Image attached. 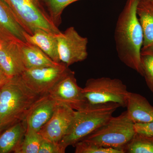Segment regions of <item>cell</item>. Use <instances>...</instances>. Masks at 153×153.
I'll use <instances>...</instances> for the list:
<instances>
[{"label": "cell", "instance_id": "1", "mask_svg": "<svg viewBox=\"0 0 153 153\" xmlns=\"http://www.w3.org/2000/svg\"><path fill=\"white\" fill-rule=\"evenodd\" d=\"M138 0H127L118 18L114 40L118 56L129 68L143 76L141 51L143 33L137 15Z\"/></svg>", "mask_w": 153, "mask_h": 153}, {"label": "cell", "instance_id": "2", "mask_svg": "<svg viewBox=\"0 0 153 153\" xmlns=\"http://www.w3.org/2000/svg\"><path fill=\"white\" fill-rule=\"evenodd\" d=\"M0 134L25 120L38 95L26 85L21 75L11 78L0 89Z\"/></svg>", "mask_w": 153, "mask_h": 153}, {"label": "cell", "instance_id": "3", "mask_svg": "<svg viewBox=\"0 0 153 153\" xmlns=\"http://www.w3.org/2000/svg\"><path fill=\"white\" fill-rule=\"evenodd\" d=\"M115 103L90 104L82 109L75 111L73 123L68 133L59 142L65 149L73 146L104 124L120 107Z\"/></svg>", "mask_w": 153, "mask_h": 153}, {"label": "cell", "instance_id": "4", "mask_svg": "<svg viewBox=\"0 0 153 153\" xmlns=\"http://www.w3.org/2000/svg\"><path fill=\"white\" fill-rule=\"evenodd\" d=\"M10 7L25 32L32 35L44 30L56 34L60 31L55 25L44 0H4Z\"/></svg>", "mask_w": 153, "mask_h": 153}, {"label": "cell", "instance_id": "5", "mask_svg": "<svg viewBox=\"0 0 153 153\" xmlns=\"http://www.w3.org/2000/svg\"><path fill=\"white\" fill-rule=\"evenodd\" d=\"M135 133L134 123L125 111L118 116H112L82 140L105 147L121 150L124 153V148Z\"/></svg>", "mask_w": 153, "mask_h": 153}, {"label": "cell", "instance_id": "6", "mask_svg": "<svg viewBox=\"0 0 153 153\" xmlns=\"http://www.w3.org/2000/svg\"><path fill=\"white\" fill-rule=\"evenodd\" d=\"M82 92L88 104L115 103L123 108L126 106L130 92L120 79L108 77L88 79Z\"/></svg>", "mask_w": 153, "mask_h": 153}, {"label": "cell", "instance_id": "7", "mask_svg": "<svg viewBox=\"0 0 153 153\" xmlns=\"http://www.w3.org/2000/svg\"><path fill=\"white\" fill-rule=\"evenodd\" d=\"M70 69L61 62L55 66L27 69L22 74L26 85L40 96L49 94L53 87Z\"/></svg>", "mask_w": 153, "mask_h": 153}, {"label": "cell", "instance_id": "8", "mask_svg": "<svg viewBox=\"0 0 153 153\" xmlns=\"http://www.w3.org/2000/svg\"><path fill=\"white\" fill-rule=\"evenodd\" d=\"M56 36L61 62L68 67L87 58L88 38L80 36L74 27H68L63 32L60 31Z\"/></svg>", "mask_w": 153, "mask_h": 153}, {"label": "cell", "instance_id": "9", "mask_svg": "<svg viewBox=\"0 0 153 153\" xmlns=\"http://www.w3.org/2000/svg\"><path fill=\"white\" fill-rule=\"evenodd\" d=\"M49 94L57 103L66 105L75 111L82 109L88 104L82 88L77 84L75 73L71 70L49 91Z\"/></svg>", "mask_w": 153, "mask_h": 153}, {"label": "cell", "instance_id": "10", "mask_svg": "<svg viewBox=\"0 0 153 153\" xmlns=\"http://www.w3.org/2000/svg\"><path fill=\"white\" fill-rule=\"evenodd\" d=\"M75 111L57 103L52 117L38 132L44 140L59 143L67 134L74 120Z\"/></svg>", "mask_w": 153, "mask_h": 153}, {"label": "cell", "instance_id": "11", "mask_svg": "<svg viewBox=\"0 0 153 153\" xmlns=\"http://www.w3.org/2000/svg\"><path fill=\"white\" fill-rule=\"evenodd\" d=\"M22 43L14 38H0V66L10 78L21 75L27 69Z\"/></svg>", "mask_w": 153, "mask_h": 153}, {"label": "cell", "instance_id": "12", "mask_svg": "<svg viewBox=\"0 0 153 153\" xmlns=\"http://www.w3.org/2000/svg\"><path fill=\"white\" fill-rule=\"evenodd\" d=\"M57 105L49 94L38 99L25 118L27 131H39L52 117Z\"/></svg>", "mask_w": 153, "mask_h": 153}, {"label": "cell", "instance_id": "13", "mask_svg": "<svg viewBox=\"0 0 153 153\" xmlns=\"http://www.w3.org/2000/svg\"><path fill=\"white\" fill-rule=\"evenodd\" d=\"M126 107L128 117L134 123L153 122V106L140 94L130 92Z\"/></svg>", "mask_w": 153, "mask_h": 153}, {"label": "cell", "instance_id": "14", "mask_svg": "<svg viewBox=\"0 0 153 153\" xmlns=\"http://www.w3.org/2000/svg\"><path fill=\"white\" fill-rule=\"evenodd\" d=\"M25 31L9 6L4 0H0V38H14L26 42Z\"/></svg>", "mask_w": 153, "mask_h": 153}, {"label": "cell", "instance_id": "15", "mask_svg": "<svg viewBox=\"0 0 153 153\" xmlns=\"http://www.w3.org/2000/svg\"><path fill=\"white\" fill-rule=\"evenodd\" d=\"M56 35L41 29L36 30L32 35L25 31L24 32L26 42L37 46L53 61L59 63L61 61L58 53Z\"/></svg>", "mask_w": 153, "mask_h": 153}, {"label": "cell", "instance_id": "16", "mask_svg": "<svg viewBox=\"0 0 153 153\" xmlns=\"http://www.w3.org/2000/svg\"><path fill=\"white\" fill-rule=\"evenodd\" d=\"M27 131L25 120L11 126L0 134V153H15Z\"/></svg>", "mask_w": 153, "mask_h": 153}, {"label": "cell", "instance_id": "17", "mask_svg": "<svg viewBox=\"0 0 153 153\" xmlns=\"http://www.w3.org/2000/svg\"><path fill=\"white\" fill-rule=\"evenodd\" d=\"M22 49L24 63L27 69L55 66L60 63L53 61L40 48L28 42L22 43Z\"/></svg>", "mask_w": 153, "mask_h": 153}, {"label": "cell", "instance_id": "18", "mask_svg": "<svg viewBox=\"0 0 153 153\" xmlns=\"http://www.w3.org/2000/svg\"><path fill=\"white\" fill-rule=\"evenodd\" d=\"M137 12L143 33L142 48L153 46V3L139 1Z\"/></svg>", "mask_w": 153, "mask_h": 153}, {"label": "cell", "instance_id": "19", "mask_svg": "<svg viewBox=\"0 0 153 153\" xmlns=\"http://www.w3.org/2000/svg\"><path fill=\"white\" fill-rule=\"evenodd\" d=\"M123 150L124 153H153V137L136 132Z\"/></svg>", "mask_w": 153, "mask_h": 153}, {"label": "cell", "instance_id": "20", "mask_svg": "<svg viewBox=\"0 0 153 153\" xmlns=\"http://www.w3.org/2000/svg\"><path fill=\"white\" fill-rule=\"evenodd\" d=\"M43 137L38 132L27 131L15 153H38Z\"/></svg>", "mask_w": 153, "mask_h": 153}, {"label": "cell", "instance_id": "21", "mask_svg": "<svg viewBox=\"0 0 153 153\" xmlns=\"http://www.w3.org/2000/svg\"><path fill=\"white\" fill-rule=\"evenodd\" d=\"M141 61L143 75L148 87L153 93V46L142 48Z\"/></svg>", "mask_w": 153, "mask_h": 153}, {"label": "cell", "instance_id": "22", "mask_svg": "<svg viewBox=\"0 0 153 153\" xmlns=\"http://www.w3.org/2000/svg\"><path fill=\"white\" fill-rule=\"evenodd\" d=\"M79 0H44L52 20L57 27L61 23V15L66 7Z\"/></svg>", "mask_w": 153, "mask_h": 153}, {"label": "cell", "instance_id": "23", "mask_svg": "<svg viewBox=\"0 0 153 153\" xmlns=\"http://www.w3.org/2000/svg\"><path fill=\"white\" fill-rule=\"evenodd\" d=\"M74 147L75 153H124L121 150L105 147L82 140L76 143Z\"/></svg>", "mask_w": 153, "mask_h": 153}, {"label": "cell", "instance_id": "24", "mask_svg": "<svg viewBox=\"0 0 153 153\" xmlns=\"http://www.w3.org/2000/svg\"><path fill=\"white\" fill-rule=\"evenodd\" d=\"M65 151L59 143L43 139L38 153H64Z\"/></svg>", "mask_w": 153, "mask_h": 153}, {"label": "cell", "instance_id": "25", "mask_svg": "<svg viewBox=\"0 0 153 153\" xmlns=\"http://www.w3.org/2000/svg\"><path fill=\"white\" fill-rule=\"evenodd\" d=\"M136 132L153 137V122L149 123H135Z\"/></svg>", "mask_w": 153, "mask_h": 153}, {"label": "cell", "instance_id": "26", "mask_svg": "<svg viewBox=\"0 0 153 153\" xmlns=\"http://www.w3.org/2000/svg\"><path fill=\"white\" fill-rule=\"evenodd\" d=\"M11 78L7 75L4 69L0 66V89L7 84Z\"/></svg>", "mask_w": 153, "mask_h": 153}, {"label": "cell", "instance_id": "27", "mask_svg": "<svg viewBox=\"0 0 153 153\" xmlns=\"http://www.w3.org/2000/svg\"><path fill=\"white\" fill-rule=\"evenodd\" d=\"M139 1L149 2H153V0H138Z\"/></svg>", "mask_w": 153, "mask_h": 153}, {"label": "cell", "instance_id": "28", "mask_svg": "<svg viewBox=\"0 0 153 153\" xmlns=\"http://www.w3.org/2000/svg\"><path fill=\"white\" fill-rule=\"evenodd\" d=\"M0 93H1V90H0Z\"/></svg>", "mask_w": 153, "mask_h": 153}, {"label": "cell", "instance_id": "29", "mask_svg": "<svg viewBox=\"0 0 153 153\" xmlns=\"http://www.w3.org/2000/svg\"><path fill=\"white\" fill-rule=\"evenodd\" d=\"M152 3H153V2H152Z\"/></svg>", "mask_w": 153, "mask_h": 153}]
</instances>
